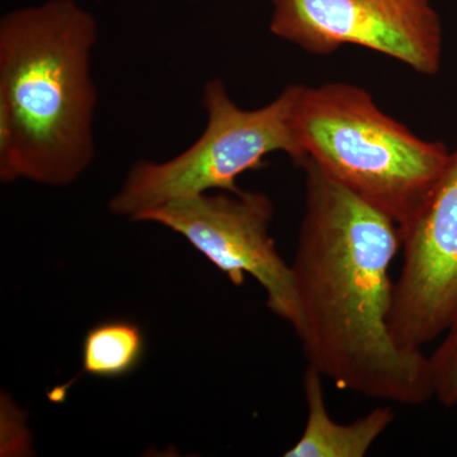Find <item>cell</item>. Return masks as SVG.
Wrapping results in <instances>:
<instances>
[{"label":"cell","instance_id":"7a4b0ae2","mask_svg":"<svg viewBox=\"0 0 457 457\" xmlns=\"http://www.w3.org/2000/svg\"><path fill=\"white\" fill-rule=\"evenodd\" d=\"M97 21L74 0H49L0 21V179L62 187L96 155Z\"/></svg>","mask_w":457,"mask_h":457},{"label":"cell","instance_id":"52a82bcc","mask_svg":"<svg viewBox=\"0 0 457 457\" xmlns=\"http://www.w3.org/2000/svg\"><path fill=\"white\" fill-rule=\"evenodd\" d=\"M399 234L390 328L402 347L422 350L457 319V147Z\"/></svg>","mask_w":457,"mask_h":457},{"label":"cell","instance_id":"9c48e42d","mask_svg":"<svg viewBox=\"0 0 457 457\" xmlns=\"http://www.w3.org/2000/svg\"><path fill=\"white\" fill-rule=\"evenodd\" d=\"M145 337L129 320H108L88 330L83 342V369L104 378H122L140 365Z\"/></svg>","mask_w":457,"mask_h":457},{"label":"cell","instance_id":"277c9868","mask_svg":"<svg viewBox=\"0 0 457 457\" xmlns=\"http://www.w3.org/2000/svg\"><path fill=\"white\" fill-rule=\"evenodd\" d=\"M303 84H288L266 106L245 110L237 106L220 79L204 84V130L185 152L165 162H137L110 210L139 221L141 216L176 201L209 192H239L237 179L261 170L264 159L284 153L303 165L305 153L294 128V111Z\"/></svg>","mask_w":457,"mask_h":457},{"label":"cell","instance_id":"30bf717a","mask_svg":"<svg viewBox=\"0 0 457 457\" xmlns=\"http://www.w3.org/2000/svg\"><path fill=\"white\" fill-rule=\"evenodd\" d=\"M429 357L433 398L445 407L457 405V319Z\"/></svg>","mask_w":457,"mask_h":457},{"label":"cell","instance_id":"5b68a950","mask_svg":"<svg viewBox=\"0 0 457 457\" xmlns=\"http://www.w3.org/2000/svg\"><path fill=\"white\" fill-rule=\"evenodd\" d=\"M270 31L312 55L365 47L417 74H438L444 29L431 0H270Z\"/></svg>","mask_w":457,"mask_h":457},{"label":"cell","instance_id":"8992f818","mask_svg":"<svg viewBox=\"0 0 457 457\" xmlns=\"http://www.w3.org/2000/svg\"><path fill=\"white\" fill-rule=\"evenodd\" d=\"M272 201L261 192H219L176 201L141 216L179 234L231 284H245L246 273L263 287L267 306L290 326L299 319L291 264L286 263L270 234Z\"/></svg>","mask_w":457,"mask_h":457},{"label":"cell","instance_id":"6da1fadb","mask_svg":"<svg viewBox=\"0 0 457 457\" xmlns=\"http://www.w3.org/2000/svg\"><path fill=\"white\" fill-rule=\"evenodd\" d=\"M305 212L291 263L308 366L341 390L420 405L433 398L429 357L390 328L399 225L308 158Z\"/></svg>","mask_w":457,"mask_h":457},{"label":"cell","instance_id":"ba28073f","mask_svg":"<svg viewBox=\"0 0 457 457\" xmlns=\"http://www.w3.org/2000/svg\"><path fill=\"white\" fill-rule=\"evenodd\" d=\"M324 378L308 366L303 374L306 425L285 457H365L395 420L390 407H378L348 425L337 423L327 409Z\"/></svg>","mask_w":457,"mask_h":457},{"label":"cell","instance_id":"3957f363","mask_svg":"<svg viewBox=\"0 0 457 457\" xmlns=\"http://www.w3.org/2000/svg\"><path fill=\"white\" fill-rule=\"evenodd\" d=\"M294 128L306 159L398 225L416 212L451 153L441 141L417 137L351 83L303 84Z\"/></svg>","mask_w":457,"mask_h":457}]
</instances>
